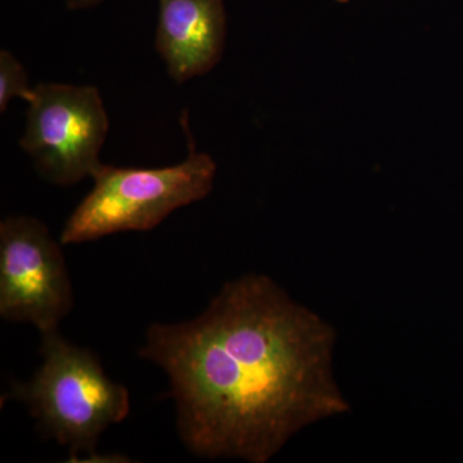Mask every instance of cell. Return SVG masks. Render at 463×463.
<instances>
[{
	"mask_svg": "<svg viewBox=\"0 0 463 463\" xmlns=\"http://www.w3.org/2000/svg\"><path fill=\"white\" fill-rule=\"evenodd\" d=\"M334 343L273 279L246 274L196 318L152 325L139 356L166 373L188 452L265 463L301 429L349 410L332 377Z\"/></svg>",
	"mask_w": 463,
	"mask_h": 463,
	"instance_id": "1",
	"label": "cell"
},
{
	"mask_svg": "<svg viewBox=\"0 0 463 463\" xmlns=\"http://www.w3.org/2000/svg\"><path fill=\"white\" fill-rule=\"evenodd\" d=\"M29 105L20 145L43 178L58 185L93 178L103 165L99 151L109 132L99 90L39 84Z\"/></svg>",
	"mask_w": 463,
	"mask_h": 463,
	"instance_id": "4",
	"label": "cell"
},
{
	"mask_svg": "<svg viewBox=\"0 0 463 463\" xmlns=\"http://www.w3.org/2000/svg\"><path fill=\"white\" fill-rule=\"evenodd\" d=\"M190 154L178 165L136 169L102 165L94 174L93 190L67 219L60 242H90L109 234L151 231L179 207L205 199L213 190L214 160L194 147L187 118Z\"/></svg>",
	"mask_w": 463,
	"mask_h": 463,
	"instance_id": "3",
	"label": "cell"
},
{
	"mask_svg": "<svg viewBox=\"0 0 463 463\" xmlns=\"http://www.w3.org/2000/svg\"><path fill=\"white\" fill-rule=\"evenodd\" d=\"M156 50L178 84L205 75L221 60L224 0H158Z\"/></svg>",
	"mask_w": 463,
	"mask_h": 463,
	"instance_id": "6",
	"label": "cell"
},
{
	"mask_svg": "<svg viewBox=\"0 0 463 463\" xmlns=\"http://www.w3.org/2000/svg\"><path fill=\"white\" fill-rule=\"evenodd\" d=\"M42 365L27 383L12 385L47 438L69 448L70 457L94 456L100 435L123 422L130 395L109 379L99 356L66 340L58 330L42 334Z\"/></svg>",
	"mask_w": 463,
	"mask_h": 463,
	"instance_id": "2",
	"label": "cell"
},
{
	"mask_svg": "<svg viewBox=\"0 0 463 463\" xmlns=\"http://www.w3.org/2000/svg\"><path fill=\"white\" fill-rule=\"evenodd\" d=\"M102 0H67V8L69 9H83L93 7L99 5Z\"/></svg>",
	"mask_w": 463,
	"mask_h": 463,
	"instance_id": "8",
	"label": "cell"
},
{
	"mask_svg": "<svg viewBox=\"0 0 463 463\" xmlns=\"http://www.w3.org/2000/svg\"><path fill=\"white\" fill-rule=\"evenodd\" d=\"M33 96L24 66L8 51L0 52V109H7L9 100L20 97L30 102Z\"/></svg>",
	"mask_w": 463,
	"mask_h": 463,
	"instance_id": "7",
	"label": "cell"
},
{
	"mask_svg": "<svg viewBox=\"0 0 463 463\" xmlns=\"http://www.w3.org/2000/svg\"><path fill=\"white\" fill-rule=\"evenodd\" d=\"M62 243L32 216L0 223V317L30 323L41 334L58 330L74 307Z\"/></svg>",
	"mask_w": 463,
	"mask_h": 463,
	"instance_id": "5",
	"label": "cell"
},
{
	"mask_svg": "<svg viewBox=\"0 0 463 463\" xmlns=\"http://www.w3.org/2000/svg\"><path fill=\"white\" fill-rule=\"evenodd\" d=\"M337 2H340V3H346V2H349V0H337Z\"/></svg>",
	"mask_w": 463,
	"mask_h": 463,
	"instance_id": "9",
	"label": "cell"
}]
</instances>
